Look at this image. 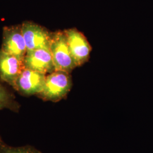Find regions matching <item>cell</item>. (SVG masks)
<instances>
[{
	"label": "cell",
	"mask_w": 153,
	"mask_h": 153,
	"mask_svg": "<svg viewBox=\"0 0 153 153\" xmlns=\"http://www.w3.org/2000/svg\"><path fill=\"white\" fill-rule=\"evenodd\" d=\"M49 48L52 56L55 71L71 73L77 67L69 48L64 31L52 33Z\"/></svg>",
	"instance_id": "cell-2"
},
{
	"label": "cell",
	"mask_w": 153,
	"mask_h": 153,
	"mask_svg": "<svg viewBox=\"0 0 153 153\" xmlns=\"http://www.w3.org/2000/svg\"><path fill=\"white\" fill-rule=\"evenodd\" d=\"M2 50L7 53L24 60L27 48L23 35L22 25L4 28Z\"/></svg>",
	"instance_id": "cell-6"
},
{
	"label": "cell",
	"mask_w": 153,
	"mask_h": 153,
	"mask_svg": "<svg viewBox=\"0 0 153 153\" xmlns=\"http://www.w3.org/2000/svg\"><path fill=\"white\" fill-rule=\"evenodd\" d=\"M71 56L77 66H80L88 62L91 47L85 35L75 28L64 30Z\"/></svg>",
	"instance_id": "cell-3"
},
{
	"label": "cell",
	"mask_w": 153,
	"mask_h": 153,
	"mask_svg": "<svg viewBox=\"0 0 153 153\" xmlns=\"http://www.w3.org/2000/svg\"><path fill=\"white\" fill-rule=\"evenodd\" d=\"M25 68L24 60L0 50V79L2 82L13 87Z\"/></svg>",
	"instance_id": "cell-8"
},
{
	"label": "cell",
	"mask_w": 153,
	"mask_h": 153,
	"mask_svg": "<svg viewBox=\"0 0 153 153\" xmlns=\"http://www.w3.org/2000/svg\"><path fill=\"white\" fill-rule=\"evenodd\" d=\"M24 63L26 68L46 75L55 71L50 48H39L27 52Z\"/></svg>",
	"instance_id": "cell-7"
},
{
	"label": "cell",
	"mask_w": 153,
	"mask_h": 153,
	"mask_svg": "<svg viewBox=\"0 0 153 153\" xmlns=\"http://www.w3.org/2000/svg\"><path fill=\"white\" fill-rule=\"evenodd\" d=\"M71 86L69 73L55 71L46 76L43 88L36 95L44 101L57 102L65 98Z\"/></svg>",
	"instance_id": "cell-1"
},
{
	"label": "cell",
	"mask_w": 153,
	"mask_h": 153,
	"mask_svg": "<svg viewBox=\"0 0 153 153\" xmlns=\"http://www.w3.org/2000/svg\"><path fill=\"white\" fill-rule=\"evenodd\" d=\"M46 74L25 68L18 76L13 88L25 97L37 95L44 86Z\"/></svg>",
	"instance_id": "cell-4"
},
{
	"label": "cell",
	"mask_w": 153,
	"mask_h": 153,
	"mask_svg": "<svg viewBox=\"0 0 153 153\" xmlns=\"http://www.w3.org/2000/svg\"><path fill=\"white\" fill-rule=\"evenodd\" d=\"M22 30L27 52L39 48H50L52 33L46 28L33 22L26 21L22 23Z\"/></svg>",
	"instance_id": "cell-5"
},
{
	"label": "cell",
	"mask_w": 153,
	"mask_h": 153,
	"mask_svg": "<svg viewBox=\"0 0 153 153\" xmlns=\"http://www.w3.org/2000/svg\"><path fill=\"white\" fill-rule=\"evenodd\" d=\"M0 153H42L31 145L11 146L6 144L0 136Z\"/></svg>",
	"instance_id": "cell-10"
},
{
	"label": "cell",
	"mask_w": 153,
	"mask_h": 153,
	"mask_svg": "<svg viewBox=\"0 0 153 153\" xmlns=\"http://www.w3.org/2000/svg\"><path fill=\"white\" fill-rule=\"evenodd\" d=\"M21 105L17 102L14 94L0 82V111L7 109L18 113Z\"/></svg>",
	"instance_id": "cell-9"
}]
</instances>
